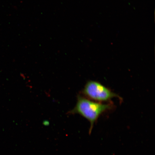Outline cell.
Here are the masks:
<instances>
[{"label": "cell", "instance_id": "obj_1", "mask_svg": "<svg viewBox=\"0 0 155 155\" xmlns=\"http://www.w3.org/2000/svg\"><path fill=\"white\" fill-rule=\"evenodd\" d=\"M112 104H104L91 100L86 97L78 95L74 108L69 111V114H78L90 122V127L89 133L92 131L94 124L104 112L111 109Z\"/></svg>", "mask_w": 155, "mask_h": 155}, {"label": "cell", "instance_id": "obj_2", "mask_svg": "<svg viewBox=\"0 0 155 155\" xmlns=\"http://www.w3.org/2000/svg\"><path fill=\"white\" fill-rule=\"evenodd\" d=\"M82 94L89 99L102 103L109 101L112 98H122L101 83L96 81H88L82 91Z\"/></svg>", "mask_w": 155, "mask_h": 155}]
</instances>
